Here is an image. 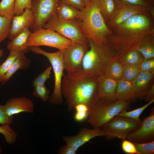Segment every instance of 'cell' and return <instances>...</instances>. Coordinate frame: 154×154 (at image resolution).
<instances>
[{
  "mask_svg": "<svg viewBox=\"0 0 154 154\" xmlns=\"http://www.w3.org/2000/svg\"><path fill=\"white\" fill-rule=\"evenodd\" d=\"M123 66L122 80L132 82L141 72L139 64H127Z\"/></svg>",
  "mask_w": 154,
  "mask_h": 154,
  "instance_id": "27",
  "label": "cell"
},
{
  "mask_svg": "<svg viewBox=\"0 0 154 154\" xmlns=\"http://www.w3.org/2000/svg\"><path fill=\"white\" fill-rule=\"evenodd\" d=\"M33 94L37 98H39L43 102L48 100L49 90L44 84L37 86L34 87Z\"/></svg>",
  "mask_w": 154,
  "mask_h": 154,
  "instance_id": "34",
  "label": "cell"
},
{
  "mask_svg": "<svg viewBox=\"0 0 154 154\" xmlns=\"http://www.w3.org/2000/svg\"><path fill=\"white\" fill-rule=\"evenodd\" d=\"M42 28L54 31L74 43L90 46L89 39L81 31L76 18L62 20L56 15L45 23Z\"/></svg>",
  "mask_w": 154,
  "mask_h": 154,
  "instance_id": "7",
  "label": "cell"
},
{
  "mask_svg": "<svg viewBox=\"0 0 154 154\" xmlns=\"http://www.w3.org/2000/svg\"><path fill=\"white\" fill-rule=\"evenodd\" d=\"M142 121L117 115L102 128L105 131L107 139L117 137L122 140L126 139L127 135L141 125Z\"/></svg>",
  "mask_w": 154,
  "mask_h": 154,
  "instance_id": "9",
  "label": "cell"
},
{
  "mask_svg": "<svg viewBox=\"0 0 154 154\" xmlns=\"http://www.w3.org/2000/svg\"><path fill=\"white\" fill-rule=\"evenodd\" d=\"M80 11L60 0L57 6L56 15L62 20L73 19L77 17Z\"/></svg>",
  "mask_w": 154,
  "mask_h": 154,
  "instance_id": "22",
  "label": "cell"
},
{
  "mask_svg": "<svg viewBox=\"0 0 154 154\" xmlns=\"http://www.w3.org/2000/svg\"><path fill=\"white\" fill-rule=\"evenodd\" d=\"M29 28H25L20 34L11 40L7 44L8 50H17L20 52L28 53L29 50L27 45L28 38L31 33Z\"/></svg>",
  "mask_w": 154,
  "mask_h": 154,
  "instance_id": "19",
  "label": "cell"
},
{
  "mask_svg": "<svg viewBox=\"0 0 154 154\" xmlns=\"http://www.w3.org/2000/svg\"><path fill=\"white\" fill-rule=\"evenodd\" d=\"M52 68L49 66L33 80L32 85L34 87L37 86L44 84L47 80L50 78Z\"/></svg>",
  "mask_w": 154,
  "mask_h": 154,
  "instance_id": "37",
  "label": "cell"
},
{
  "mask_svg": "<svg viewBox=\"0 0 154 154\" xmlns=\"http://www.w3.org/2000/svg\"><path fill=\"white\" fill-rule=\"evenodd\" d=\"M123 70V65L116 60L108 65L104 76L117 82L122 79Z\"/></svg>",
  "mask_w": 154,
  "mask_h": 154,
  "instance_id": "25",
  "label": "cell"
},
{
  "mask_svg": "<svg viewBox=\"0 0 154 154\" xmlns=\"http://www.w3.org/2000/svg\"><path fill=\"white\" fill-rule=\"evenodd\" d=\"M57 153L59 154H76V151L66 144L60 146L57 151Z\"/></svg>",
  "mask_w": 154,
  "mask_h": 154,
  "instance_id": "42",
  "label": "cell"
},
{
  "mask_svg": "<svg viewBox=\"0 0 154 154\" xmlns=\"http://www.w3.org/2000/svg\"><path fill=\"white\" fill-rule=\"evenodd\" d=\"M106 135L105 131L102 128H94L90 129L83 127L76 135L64 136L62 139L67 145L76 151L80 147L92 139L98 136H106Z\"/></svg>",
  "mask_w": 154,
  "mask_h": 154,
  "instance_id": "14",
  "label": "cell"
},
{
  "mask_svg": "<svg viewBox=\"0 0 154 154\" xmlns=\"http://www.w3.org/2000/svg\"><path fill=\"white\" fill-rule=\"evenodd\" d=\"M138 14L151 15L150 9L145 7L129 5L118 7L106 25L110 29L121 23L130 17Z\"/></svg>",
  "mask_w": 154,
  "mask_h": 154,
  "instance_id": "13",
  "label": "cell"
},
{
  "mask_svg": "<svg viewBox=\"0 0 154 154\" xmlns=\"http://www.w3.org/2000/svg\"><path fill=\"white\" fill-rule=\"evenodd\" d=\"M90 46L74 43L62 51L64 68L67 72L82 70V61Z\"/></svg>",
  "mask_w": 154,
  "mask_h": 154,
  "instance_id": "11",
  "label": "cell"
},
{
  "mask_svg": "<svg viewBox=\"0 0 154 154\" xmlns=\"http://www.w3.org/2000/svg\"><path fill=\"white\" fill-rule=\"evenodd\" d=\"M154 73L141 72L132 82V88L137 99L143 100L154 84Z\"/></svg>",
  "mask_w": 154,
  "mask_h": 154,
  "instance_id": "17",
  "label": "cell"
},
{
  "mask_svg": "<svg viewBox=\"0 0 154 154\" xmlns=\"http://www.w3.org/2000/svg\"><path fill=\"white\" fill-rule=\"evenodd\" d=\"M61 91L66 100L68 110H73L79 104L86 105L89 110L99 98L98 79L82 70H76L64 74Z\"/></svg>",
  "mask_w": 154,
  "mask_h": 154,
  "instance_id": "2",
  "label": "cell"
},
{
  "mask_svg": "<svg viewBox=\"0 0 154 154\" xmlns=\"http://www.w3.org/2000/svg\"><path fill=\"white\" fill-rule=\"evenodd\" d=\"M76 19L81 31L86 38L98 43H108V38L112 31L94 0L80 11Z\"/></svg>",
  "mask_w": 154,
  "mask_h": 154,
  "instance_id": "3",
  "label": "cell"
},
{
  "mask_svg": "<svg viewBox=\"0 0 154 154\" xmlns=\"http://www.w3.org/2000/svg\"><path fill=\"white\" fill-rule=\"evenodd\" d=\"M25 54L23 52H19L11 67L4 76L1 83L2 85L6 83L17 71L29 68L31 60L26 56Z\"/></svg>",
  "mask_w": 154,
  "mask_h": 154,
  "instance_id": "21",
  "label": "cell"
},
{
  "mask_svg": "<svg viewBox=\"0 0 154 154\" xmlns=\"http://www.w3.org/2000/svg\"><path fill=\"white\" fill-rule=\"evenodd\" d=\"M138 154H153L154 141L145 143H133Z\"/></svg>",
  "mask_w": 154,
  "mask_h": 154,
  "instance_id": "35",
  "label": "cell"
},
{
  "mask_svg": "<svg viewBox=\"0 0 154 154\" xmlns=\"http://www.w3.org/2000/svg\"><path fill=\"white\" fill-rule=\"evenodd\" d=\"M74 43L54 31L42 28L31 33L28 38L27 45L28 47L46 46L57 48L62 52Z\"/></svg>",
  "mask_w": 154,
  "mask_h": 154,
  "instance_id": "8",
  "label": "cell"
},
{
  "mask_svg": "<svg viewBox=\"0 0 154 154\" xmlns=\"http://www.w3.org/2000/svg\"><path fill=\"white\" fill-rule=\"evenodd\" d=\"M13 116H9L6 113L5 105L0 104V124L10 125L13 122Z\"/></svg>",
  "mask_w": 154,
  "mask_h": 154,
  "instance_id": "39",
  "label": "cell"
},
{
  "mask_svg": "<svg viewBox=\"0 0 154 154\" xmlns=\"http://www.w3.org/2000/svg\"><path fill=\"white\" fill-rule=\"evenodd\" d=\"M122 140L121 148L125 153L129 154H138L135 146L133 143L126 139Z\"/></svg>",
  "mask_w": 154,
  "mask_h": 154,
  "instance_id": "40",
  "label": "cell"
},
{
  "mask_svg": "<svg viewBox=\"0 0 154 154\" xmlns=\"http://www.w3.org/2000/svg\"><path fill=\"white\" fill-rule=\"evenodd\" d=\"M29 50L35 53L42 55L50 62L54 76V84L53 92L48 100L51 104L55 105L62 104L63 100L61 91L62 77L64 70L62 52L60 50L54 52H46L39 46L29 47Z\"/></svg>",
  "mask_w": 154,
  "mask_h": 154,
  "instance_id": "6",
  "label": "cell"
},
{
  "mask_svg": "<svg viewBox=\"0 0 154 154\" xmlns=\"http://www.w3.org/2000/svg\"><path fill=\"white\" fill-rule=\"evenodd\" d=\"M4 54V50L0 48V57H1Z\"/></svg>",
  "mask_w": 154,
  "mask_h": 154,
  "instance_id": "47",
  "label": "cell"
},
{
  "mask_svg": "<svg viewBox=\"0 0 154 154\" xmlns=\"http://www.w3.org/2000/svg\"><path fill=\"white\" fill-rule=\"evenodd\" d=\"M117 7L125 5H133L149 8L150 13L154 12V0H114Z\"/></svg>",
  "mask_w": 154,
  "mask_h": 154,
  "instance_id": "29",
  "label": "cell"
},
{
  "mask_svg": "<svg viewBox=\"0 0 154 154\" xmlns=\"http://www.w3.org/2000/svg\"><path fill=\"white\" fill-rule=\"evenodd\" d=\"M153 99H154V84L147 93L144 100L145 102H149Z\"/></svg>",
  "mask_w": 154,
  "mask_h": 154,
  "instance_id": "44",
  "label": "cell"
},
{
  "mask_svg": "<svg viewBox=\"0 0 154 154\" xmlns=\"http://www.w3.org/2000/svg\"><path fill=\"white\" fill-rule=\"evenodd\" d=\"M32 0H16L14 9L15 15H20L25 9H31L32 7Z\"/></svg>",
  "mask_w": 154,
  "mask_h": 154,
  "instance_id": "36",
  "label": "cell"
},
{
  "mask_svg": "<svg viewBox=\"0 0 154 154\" xmlns=\"http://www.w3.org/2000/svg\"><path fill=\"white\" fill-rule=\"evenodd\" d=\"M116 96L117 99L135 102L137 98L132 88V82L121 80L117 82Z\"/></svg>",
  "mask_w": 154,
  "mask_h": 154,
  "instance_id": "20",
  "label": "cell"
},
{
  "mask_svg": "<svg viewBox=\"0 0 154 154\" xmlns=\"http://www.w3.org/2000/svg\"><path fill=\"white\" fill-rule=\"evenodd\" d=\"M12 19L0 16V43L8 38L10 32Z\"/></svg>",
  "mask_w": 154,
  "mask_h": 154,
  "instance_id": "32",
  "label": "cell"
},
{
  "mask_svg": "<svg viewBox=\"0 0 154 154\" xmlns=\"http://www.w3.org/2000/svg\"><path fill=\"white\" fill-rule=\"evenodd\" d=\"M19 52L17 50H10L8 56L0 66V83H1L5 75L11 67Z\"/></svg>",
  "mask_w": 154,
  "mask_h": 154,
  "instance_id": "30",
  "label": "cell"
},
{
  "mask_svg": "<svg viewBox=\"0 0 154 154\" xmlns=\"http://www.w3.org/2000/svg\"><path fill=\"white\" fill-rule=\"evenodd\" d=\"M131 103L99 98L89 111L88 122L93 128H102L120 112L127 110Z\"/></svg>",
  "mask_w": 154,
  "mask_h": 154,
  "instance_id": "5",
  "label": "cell"
},
{
  "mask_svg": "<svg viewBox=\"0 0 154 154\" xmlns=\"http://www.w3.org/2000/svg\"><path fill=\"white\" fill-rule=\"evenodd\" d=\"M144 58L141 53L137 50H132L117 60L123 66L127 64H140Z\"/></svg>",
  "mask_w": 154,
  "mask_h": 154,
  "instance_id": "26",
  "label": "cell"
},
{
  "mask_svg": "<svg viewBox=\"0 0 154 154\" xmlns=\"http://www.w3.org/2000/svg\"><path fill=\"white\" fill-rule=\"evenodd\" d=\"M154 18L151 15H136L109 29L112 33L108 37V44L117 59L137 50L147 35L154 34Z\"/></svg>",
  "mask_w": 154,
  "mask_h": 154,
  "instance_id": "1",
  "label": "cell"
},
{
  "mask_svg": "<svg viewBox=\"0 0 154 154\" xmlns=\"http://www.w3.org/2000/svg\"><path fill=\"white\" fill-rule=\"evenodd\" d=\"M117 82L104 76L98 80V89L100 98L108 100L117 99Z\"/></svg>",
  "mask_w": 154,
  "mask_h": 154,
  "instance_id": "18",
  "label": "cell"
},
{
  "mask_svg": "<svg viewBox=\"0 0 154 154\" xmlns=\"http://www.w3.org/2000/svg\"><path fill=\"white\" fill-rule=\"evenodd\" d=\"M88 112H76L74 116V119L77 122H82L88 118Z\"/></svg>",
  "mask_w": 154,
  "mask_h": 154,
  "instance_id": "43",
  "label": "cell"
},
{
  "mask_svg": "<svg viewBox=\"0 0 154 154\" xmlns=\"http://www.w3.org/2000/svg\"><path fill=\"white\" fill-rule=\"evenodd\" d=\"M35 18L31 10L25 9L20 15H15L12 19L10 32L8 38L11 40L20 34L25 28H33Z\"/></svg>",
  "mask_w": 154,
  "mask_h": 154,
  "instance_id": "15",
  "label": "cell"
},
{
  "mask_svg": "<svg viewBox=\"0 0 154 154\" xmlns=\"http://www.w3.org/2000/svg\"><path fill=\"white\" fill-rule=\"evenodd\" d=\"M74 109L76 112H88L89 113V109L85 104H80L76 105Z\"/></svg>",
  "mask_w": 154,
  "mask_h": 154,
  "instance_id": "45",
  "label": "cell"
},
{
  "mask_svg": "<svg viewBox=\"0 0 154 154\" xmlns=\"http://www.w3.org/2000/svg\"><path fill=\"white\" fill-rule=\"evenodd\" d=\"M139 65L141 72L154 73V58L144 59Z\"/></svg>",
  "mask_w": 154,
  "mask_h": 154,
  "instance_id": "38",
  "label": "cell"
},
{
  "mask_svg": "<svg viewBox=\"0 0 154 154\" xmlns=\"http://www.w3.org/2000/svg\"><path fill=\"white\" fill-rule=\"evenodd\" d=\"M16 0H2L0 2V16L11 19L15 16Z\"/></svg>",
  "mask_w": 154,
  "mask_h": 154,
  "instance_id": "28",
  "label": "cell"
},
{
  "mask_svg": "<svg viewBox=\"0 0 154 154\" xmlns=\"http://www.w3.org/2000/svg\"><path fill=\"white\" fill-rule=\"evenodd\" d=\"M154 102V99H153L144 106L133 110L131 111L127 112V110L123 111L117 115L126 117L130 118L136 121H140L139 118L140 115L143 111Z\"/></svg>",
  "mask_w": 154,
  "mask_h": 154,
  "instance_id": "31",
  "label": "cell"
},
{
  "mask_svg": "<svg viewBox=\"0 0 154 154\" xmlns=\"http://www.w3.org/2000/svg\"><path fill=\"white\" fill-rule=\"evenodd\" d=\"M88 39L90 48L84 57L82 69L99 79L104 76L109 64L117 60L116 56L108 43L99 44Z\"/></svg>",
  "mask_w": 154,
  "mask_h": 154,
  "instance_id": "4",
  "label": "cell"
},
{
  "mask_svg": "<svg viewBox=\"0 0 154 154\" xmlns=\"http://www.w3.org/2000/svg\"><path fill=\"white\" fill-rule=\"evenodd\" d=\"M137 50L141 53L145 59L154 58V34L146 36Z\"/></svg>",
  "mask_w": 154,
  "mask_h": 154,
  "instance_id": "24",
  "label": "cell"
},
{
  "mask_svg": "<svg viewBox=\"0 0 154 154\" xmlns=\"http://www.w3.org/2000/svg\"><path fill=\"white\" fill-rule=\"evenodd\" d=\"M126 139L133 143H145L154 141V108L143 119L140 126L129 133Z\"/></svg>",
  "mask_w": 154,
  "mask_h": 154,
  "instance_id": "12",
  "label": "cell"
},
{
  "mask_svg": "<svg viewBox=\"0 0 154 154\" xmlns=\"http://www.w3.org/2000/svg\"><path fill=\"white\" fill-rule=\"evenodd\" d=\"M4 105L6 113L9 116L22 112L33 113L34 112L33 102L25 97L11 98Z\"/></svg>",
  "mask_w": 154,
  "mask_h": 154,
  "instance_id": "16",
  "label": "cell"
},
{
  "mask_svg": "<svg viewBox=\"0 0 154 154\" xmlns=\"http://www.w3.org/2000/svg\"><path fill=\"white\" fill-rule=\"evenodd\" d=\"M92 0H83L85 3L86 6L88 5L91 2Z\"/></svg>",
  "mask_w": 154,
  "mask_h": 154,
  "instance_id": "46",
  "label": "cell"
},
{
  "mask_svg": "<svg viewBox=\"0 0 154 154\" xmlns=\"http://www.w3.org/2000/svg\"><path fill=\"white\" fill-rule=\"evenodd\" d=\"M80 11L83 10L85 5L83 0H60Z\"/></svg>",
  "mask_w": 154,
  "mask_h": 154,
  "instance_id": "41",
  "label": "cell"
},
{
  "mask_svg": "<svg viewBox=\"0 0 154 154\" xmlns=\"http://www.w3.org/2000/svg\"><path fill=\"white\" fill-rule=\"evenodd\" d=\"M106 24L117 8L114 0H94Z\"/></svg>",
  "mask_w": 154,
  "mask_h": 154,
  "instance_id": "23",
  "label": "cell"
},
{
  "mask_svg": "<svg viewBox=\"0 0 154 154\" xmlns=\"http://www.w3.org/2000/svg\"><path fill=\"white\" fill-rule=\"evenodd\" d=\"M9 125L6 124L0 126V133L4 135L5 141L8 144H10L16 140L17 135Z\"/></svg>",
  "mask_w": 154,
  "mask_h": 154,
  "instance_id": "33",
  "label": "cell"
},
{
  "mask_svg": "<svg viewBox=\"0 0 154 154\" xmlns=\"http://www.w3.org/2000/svg\"><path fill=\"white\" fill-rule=\"evenodd\" d=\"M60 0H32L31 9L35 18V23L31 31L34 32L43 25L56 15Z\"/></svg>",
  "mask_w": 154,
  "mask_h": 154,
  "instance_id": "10",
  "label": "cell"
}]
</instances>
